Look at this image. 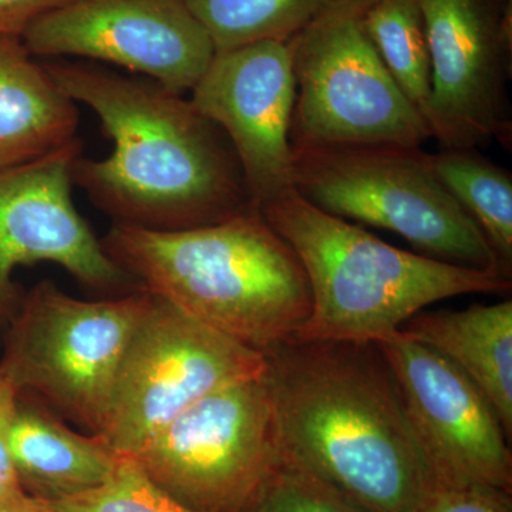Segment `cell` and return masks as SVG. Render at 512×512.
<instances>
[{
  "mask_svg": "<svg viewBox=\"0 0 512 512\" xmlns=\"http://www.w3.org/2000/svg\"><path fill=\"white\" fill-rule=\"evenodd\" d=\"M264 355L282 460L369 512H419L436 485L380 346L291 339Z\"/></svg>",
  "mask_w": 512,
  "mask_h": 512,
  "instance_id": "6da1fadb",
  "label": "cell"
},
{
  "mask_svg": "<svg viewBox=\"0 0 512 512\" xmlns=\"http://www.w3.org/2000/svg\"><path fill=\"white\" fill-rule=\"evenodd\" d=\"M43 66L67 97L97 114L113 141L104 160L77 157L72 178L119 224L174 231L256 207L224 131L181 94L92 64Z\"/></svg>",
  "mask_w": 512,
  "mask_h": 512,
  "instance_id": "7a4b0ae2",
  "label": "cell"
},
{
  "mask_svg": "<svg viewBox=\"0 0 512 512\" xmlns=\"http://www.w3.org/2000/svg\"><path fill=\"white\" fill-rule=\"evenodd\" d=\"M101 242L140 288L258 352L295 338L311 316L305 269L258 207L174 231L116 222Z\"/></svg>",
  "mask_w": 512,
  "mask_h": 512,
  "instance_id": "3957f363",
  "label": "cell"
},
{
  "mask_svg": "<svg viewBox=\"0 0 512 512\" xmlns=\"http://www.w3.org/2000/svg\"><path fill=\"white\" fill-rule=\"evenodd\" d=\"M258 208L298 256L311 288V316L293 339L379 343L431 303L511 289V275L392 247L293 188Z\"/></svg>",
  "mask_w": 512,
  "mask_h": 512,
  "instance_id": "277c9868",
  "label": "cell"
},
{
  "mask_svg": "<svg viewBox=\"0 0 512 512\" xmlns=\"http://www.w3.org/2000/svg\"><path fill=\"white\" fill-rule=\"evenodd\" d=\"M292 187L319 210L392 231L431 258L511 275L420 147L292 144Z\"/></svg>",
  "mask_w": 512,
  "mask_h": 512,
  "instance_id": "5b68a950",
  "label": "cell"
},
{
  "mask_svg": "<svg viewBox=\"0 0 512 512\" xmlns=\"http://www.w3.org/2000/svg\"><path fill=\"white\" fill-rule=\"evenodd\" d=\"M148 299L150 292L140 288L121 298L82 301L53 282H40L13 319L0 372L19 394L99 434Z\"/></svg>",
  "mask_w": 512,
  "mask_h": 512,
  "instance_id": "8992f818",
  "label": "cell"
},
{
  "mask_svg": "<svg viewBox=\"0 0 512 512\" xmlns=\"http://www.w3.org/2000/svg\"><path fill=\"white\" fill-rule=\"evenodd\" d=\"M370 0H332L288 42L295 76L292 144L421 147L431 131L367 35Z\"/></svg>",
  "mask_w": 512,
  "mask_h": 512,
  "instance_id": "52a82bcc",
  "label": "cell"
},
{
  "mask_svg": "<svg viewBox=\"0 0 512 512\" xmlns=\"http://www.w3.org/2000/svg\"><path fill=\"white\" fill-rule=\"evenodd\" d=\"M264 370V353L208 328L150 292L97 436L120 456H133L202 397Z\"/></svg>",
  "mask_w": 512,
  "mask_h": 512,
  "instance_id": "ba28073f",
  "label": "cell"
},
{
  "mask_svg": "<svg viewBox=\"0 0 512 512\" xmlns=\"http://www.w3.org/2000/svg\"><path fill=\"white\" fill-rule=\"evenodd\" d=\"M262 375L202 397L131 457L191 510L241 511L281 461Z\"/></svg>",
  "mask_w": 512,
  "mask_h": 512,
  "instance_id": "9c48e42d",
  "label": "cell"
},
{
  "mask_svg": "<svg viewBox=\"0 0 512 512\" xmlns=\"http://www.w3.org/2000/svg\"><path fill=\"white\" fill-rule=\"evenodd\" d=\"M430 55L424 120L443 150L511 147V9L495 0H419Z\"/></svg>",
  "mask_w": 512,
  "mask_h": 512,
  "instance_id": "30bf717a",
  "label": "cell"
},
{
  "mask_svg": "<svg viewBox=\"0 0 512 512\" xmlns=\"http://www.w3.org/2000/svg\"><path fill=\"white\" fill-rule=\"evenodd\" d=\"M22 42L32 56L116 64L181 96L217 53L183 0H67L36 19Z\"/></svg>",
  "mask_w": 512,
  "mask_h": 512,
  "instance_id": "8fae6325",
  "label": "cell"
},
{
  "mask_svg": "<svg viewBox=\"0 0 512 512\" xmlns=\"http://www.w3.org/2000/svg\"><path fill=\"white\" fill-rule=\"evenodd\" d=\"M402 393L436 490L512 493V456L493 406L456 366L402 330L377 343Z\"/></svg>",
  "mask_w": 512,
  "mask_h": 512,
  "instance_id": "7c38bea8",
  "label": "cell"
},
{
  "mask_svg": "<svg viewBox=\"0 0 512 512\" xmlns=\"http://www.w3.org/2000/svg\"><path fill=\"white\" fill-rule=\"evenodd\" d=\"M80 150L76 140L40 160L0 170V313L15 301L13 271L37 262L62 266L96 291L140 288L74 207L72 167Z\"/></svg>",
  "mask_w": 512,
  "mask_h": 512,
  "instance_id": "4fadbf2b",
  "label": "cell"
},
{
  "mask_svg": "<svg viewBox=\"0 0 512 512\" xmlns=\"http://www.w3.org/2000/svg\"><path fill=\"white\" fill-rule=\"evenodd\" d=\"M191 104L224 131L256 207L292 190L295 76L288 43L215 53Z\"/></svg>",
  "mask_w": 512,
  "mask_h": 512,
  "instance_id": "5bb4252c",
  "label": "cell"
},
{
  "mask_svg": "<svg viewBox=\"0 0 512 512\" xmlns=\"http://www.w3.org/2000/svg\"><path fill=\"white\" fill-rule=\"evenodd\" d=\"M9 451L20 487L46 503L87 493L109 481L120 454L97 434H80L59 414L19 394Z\"/></svg>",
  "mask_w": 512,
  "mask_h": 512,
  "instance_id": "9a60e30c",
  "label": "cell"
},
{
  "mask_svg": "<svg viewBox=\"0 0 512 512\" xmlns=\"http://www.w3.org/2000/svg\"><path fill=\"white\" fill-rule=\"evenodd\" d=\"M76 103L19 37H0V170L32 163L76 141Z\"/></svg>",
  "mask_w": 512,
  "mask_h": 512,
  "instance_id": "2e32d148",
  "label": "cell"
},
{
  "mask_svg": "<svg viewBox=\"0 0 512 512\" xmlns=\"http://www.w3.org/2000/svg\"><path fill=\"white\" fill-rule=\"evenodd\" d=\"M400 330L464 373L493 406L511 439V299L463 311H421Z\"/></svg>",
  "mask_w": 512,
  "mask_h": 512,
  "instance_id": "e0dca14e",
  "label": "cell"
},
{
  "mask_svg": "<svg viewBox=\"0 0 512 512\" xmlns=\"http://www.w3.org/2000/svg\"><path fill=\"white\" fill-rule=\"evenodd\" d=\"M433 168L454 200L476 221L504 268L512 266V177L477 150L431 154Z\"/></svg>",
  "mask_w": 512,
  "mask_h": 512,
  "instance_id": "ac0fdd59",
  "label": "cell"
},
{
  "mask_svg": "<svg viewBox=\"0 0 512 512\" xmlns=\"http://www.w3.org/2000/svg\"><path fill=\"white\" fill-rule=\"evenodd\" d=\"M215 52L275 40L288 43L332 0H183Z\"/></svg>",
  "mask_w": 512,
  "mask_h": 512,
  "instance_id": "d6986e66",
  "label": "cell"
},
{
  "mask_svg": "<svg viewBox=\"0 0 512 512\" xmlns=\"http://www.w3.org/2000/svg\"><path fill=\"white\" fill-rule=\"evenodd\" d=\"M363 22L394 82L424 117L431 72L419 0H370Z\"/></svg>",
  "mask_w": 512,
  "mask_h": 512,
  "instance_id": "ffe728a7",
  "label": "cell"
},
{
  "mask_svg": "<svg viewBox=\"0 0 512 512\" xmlns=\"http://www.w3.org/2000/svg\"><path fill=\"white\" fill-rule=\"evenodd\" d=\"M52 505L59 512H197L165 493L131 456H120L113 476L100 487Z\"/></svg>",
  "mask_w": 512,
  "mask_h": 512,
  "instance_id": "44dd1931",
  "label": "cell"
},
{
  "mask_svg": "<svg viewBox=\"0 0 512 512\" xmlns=\"http://www.w3.org/2000/svg\"><path fill=\"white\" fill-rule=\"evenodd\" d=\"M239 512H369L288 461H279Z\"/></svg>",
  "mask_w": 512,
  "mask_h": 512,
  "instance_id": "7402d4cb",
  "label": "cell"
},
{
  "mask_svg": "<svg viewBox=\"0 0 512 512\" xmlns=\"http://www.w3.org/2000/svg\"><path fill=\"white\" fill-rule=\"evenodd\" d=\"M419 512H512L511 493L485 485L441 488L431 493Z\"/></svg>",
  "mask_w": 512,
  "mask_h": 512,
  "instance_id": "603a6c76",
  "label": "cell"
},
{
  "mask_svg": "<svg viewBox=\"0 0 512 512\" xmlns=\"http://www.w3.org/2000/svg\"><path fill=\"white\" fill-rule=\"evenodd\" d=\"M19 393L0 372V500L22 493L9 451V433Z\"/></svg>",
  "mask_w": 512,
  "mask_h": 512,
  "instance_id": "cb8c5ba5",
  "label": "cell"
},
{
  "mask_svg": "<svg viewBox=\"0 0 512 512\" xmlns=\"http://www.w3.org/2000/svg\"><path fill=\"white\" fill-rule=\"evenodd\" d=\"M66 2L67 0H0V37L22 39L36 19Z\"/></svg>",
  "mask_w": 512,
  "mask_h": 512,
  "instance_id": "d4e9b609",
  "label": "cell"
},
{
  "mask_svg": "<svg viewBox=\"0 0 512 512\" xmlns=\"http://www.w3.org/2000/svg\"><path fill=\"white\" fill-rule=\"evenodd\" d=\"M0 512H59L52 504L26 494L25 491L0 500Z\"/></svg>",
  "mask_w": 512,
  "mask_h": 512,
  "instance_id": "484cf974",
  "label": "cell"
},
{
  "mask_svg": "<svg viewBox=\"0 0 512 512\" xmlns=\"http://www.w3.org/2000/svg\"><path fill=\"white\" fill-rule=\"evenodd\" d=\"M508 2H510V3H511V0H508Z\"/></svg>",
  "mask_w": 512,
  "mask_h": 512,
  "instance_id": "4316f807",
  "label": "cell"
}]
</instances>
